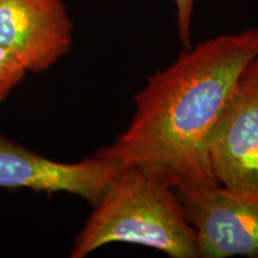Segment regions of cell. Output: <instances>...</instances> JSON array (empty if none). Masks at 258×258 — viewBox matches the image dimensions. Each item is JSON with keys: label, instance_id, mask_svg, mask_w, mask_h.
I'll return each mask as SVG.
<instances>
[{"label": "cell", "instance_id": "6da1fadb", "mask_svg": "<svg viewBox=\"0 0 258 258\" xmlns=\"http://www.w3.org/2000/svg\"><path fill=\"white\" fill-rule=\"evenodd\" d=\"M258 55V28L220 35L184 49L148 77L127 129L97 154L121 169L139 166L176 190L217 185L208 144Z\"/></svg>", "mask_w": 258, "mask_h": 258}, {"label": "cell", "instance_id": "7a4b0ae2", "mask_svg": "<svg viewBox=\"0 0 258 258\" xmlns=\"http://www.w3.org/2000/svg\"><path fill=\"white\" fill-rule=\"evenodd\" d=\"M144 245L171 258H199L195 230L176 189L139 166L123 167L74 240L70 256L105 245Z\"/></svg>", "mask_w": 258, "mask_h": 258}, {"label": "cell", "instance_id": "3957f363", "mask_svg": "<svg viewBox=\"0 0 258 258\" xmlns=\"http://www.w3.org/2000/svg\"><path fill=\"white\" fill-rule=\"evenodd\" d=\"M122 169L95 156L77 163L53 160L0 134V188L34 192H67L92 207L98 205Z\"/></svg>", "mask_w": 258, "mask_h": 258}, {"label": "cell", "instance_id": "277c9868", "mask_svg": "<svg viewBox=\"0 0 258 258\" xmlns=\"http://www.w3.org/2000/svg\"><path fill=\"white\" fill-rule=\"evenodd\" d=\"M176 191L195 230L199 258H258V199L219 184Z\"/></svg>", "mask_w": 258, "mask_h": 258}, {"label": "cell", "instance_id": "5b68a950", "mask_svg": "<svg viewBox=\"0 0 258 258\" xmlns=\"http://www.w3.org/2000/svg\"><path fill=\"white\" fill-rule=\"evenodd\" d=\"M73 22L63 0H0V46L28 73H42L70 53Z\"/></svg>", "mask_w": 258, "mask_h": 258}, {"label": "cell", "instance_id": "8992f818", "mask_svg": "<svg viewBox=\"0 0 258 258\" xmlns=\"http://www.w3.org/2000/svg\"><path fill=\"white\" fill-rule=\"evenodd\" d=\"M208 157L219 185L258 199V89L239 86L211 135Z\"/></svg>", "mask_w": 258, "mask_h": 258}, {"label": "cell", "instance_id": "52a82bcc", "mask_svg": "<svg viewBox=\"0 0 258 258\" xmlns=\"http://www.w3.org/2000/svg\"><path fill=\"white\" fill-rule=\"evenodd\" d=\"M27 73L15 55L0 46V104L23 82Z\"/></svg>", "mask_w": 258, "mask_h": 258}, {"label": "cell", "instance_id": "ba28073f", "mask_svg": "<svg viewBox=\"0 0 258 258\" xmlns=\"http://www.w3.org/2000/svg\"><path fill=\"white\" fill-rule=\"evenodd\" d=\"M176 8V27L179 41L184 49H190L191 43V22L196 0H173Z\"/></svg>", "mask_w": 258, "mask_h": 258}, {"label": "cell", "instance_id": "9c48e42d", "mask_svg": "<svg viewBox=\"0 0 258 258\" xmlns=\"http://www.w3.org/2000/svg\"><path fill=\"white\" fill-rule=\"evenodd\" d=\"M240 86L258 89V55L251 61L246 70L244 71L240 79Z\"/></svg>", "mask_w": 258, "mask_h": 258}]
</instances>
